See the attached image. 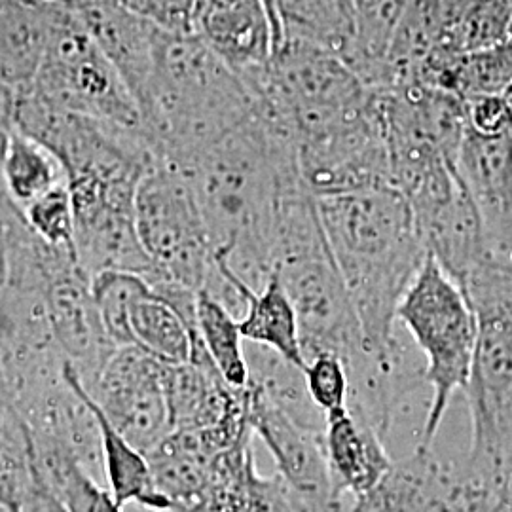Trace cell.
I'll return each instance as SVG.
<instances>
[{
  "instance_id": "6da1fadb",
  "label": "cell",
  "mask_w": 512,
  "mask_h": 512,
  "mask_svg": "<svg viewBox=\"0 0 512 512\" xmlns=\"http://www.w3.org/2000/svg\"><path fill=\"white\" fill-rule=\"evenodd\" d=\"M175 171L192 186L217 262L243 287L260 293L272 279L275 211L287 190L306 184L293 139L258 107L251 120Z\"/></svg>"
},
{
  "instance_id": "7a4b0ae2",
  "label": "cell",
  "mask_w": 512,
  "mask_h": 512,
  "mask_svg": "<svg viewBox=\"0 0 512 512\" xmlns=\"http://www.w3.org/2000/svg\"><path fill=\"white\" fill-rule=\"evenodd\" d=\"M317 209L366 348L384 361L401 359L399 308L429 256L410 203L399 188L385 184L321 196Z\"/></svg>"
},
{
  "instance_id": "3957f363",
  "label": "cell",
  "mask_w": 512,
  "mask_h": 512,
  "mask_svg": "<svg viewBox=\"0 0 512 512\" xmlns=\"http://www.w3.org/2000/svg\"><path fill=\"white\" fill-rule=\"evenodd\" d=\"M156 162L183 167L258 112V101L196 35L164 31L139 105Z\"/></svg>"
},
{
  "instance_id": "277c9868",
  "label": "cell",
  "mask_w": 512,
  "mask_h": 512,
  "mask_svg": "<svg viewBox=\"0 0 512 512\" xmlns=\"http://www.w3.org/2000/svg\"><path fill=\"white\" fill-rule=\"evenodd\" d=\"M399 321L423 355L425 382L431 387L416 448L433 450L454 393H465L471 382L478 342L475 311L458 283L429 255L404 296Z\"/></svg>"
},
{
  "instance_id": "5b68a950",
  "label": "cell",
  "mask_w": 512,
  "mask_h": 512,
  "mask_svg": "<svg viewBox=\"0 0 512 512\" xmlns=\"http://www.w3.org/2000/svg\"><path fill=\"white\" fill-rule=\"evenodd\" d=\"M137 230L154 266L196 294L219 283L217 251L202 209L183 175L156 164L137 192Z\"/></svg>"
},
{
  "instance_id": "8992f818",
  "label": "cell",
  "mask_w": 512,
  "mask_h": 512,
  "mask_svg": "<svg viewBox=\"0 0 512 512\" xmlns=\"http://www.w3.org/2000/svg\"><path fill=\"white\" fill-rule=\"evenodd\" d=\"M31 88L57 109L112 122L145 137L133 93L82 27L76 10L55 23L48 54Z\"/></svg>"
},
{
  "instance_id": "52a82bcc",
  "label": "cell",
  "mask_w": 512,
  "mask_h": 512,
  "mask_svg": "<svg viewBox=\"0 0 512 512\" xmlns=\"http://www.w3.org/2000/svg\"><path fill=\"white\" fill-rule=\"evenodd\" d=\"M165 366L143 349L118 348L86 389L105 420L143 454L173 431Z\"/></svg>"
},
{
  "instance_id": "ba28073f",
  "label": "cell",
  "mask_w": 512,
  "mask_h": 512,
  "mask_svg": "<svg viewBox=\"0 0 512 512\" xmlns=\"http://www.w3.org/2000/svg\"><path fill=\"white\" fill-rule=\"evenodd\" d=\"M192 35L255 95L277 50L274 23L264 0H194Z\"/></svg>"
},
{
  "instance_id": "9c48e42d",
  "label": "cell",
  "mask_w": 512,
  "mask_h": 512,
  "mask_svg": "<svg viewBox=\"0 0 512 512\" xmlns=\"http://www.w3.org/2000/svg\"><path fill=\"white\" fill-rule=\"evenodd\" d=\"M456 169L475 202L488 249L512 262V129L492 137L467 129Z\"/></svg>"
},
{
  "instance_id": "30bf717a",
  "label": "cell",
  "mask_w": 512,
  "mask_h": 512,
  "mask_svg": "<svg viewBox=\"0 0 512 512\" xmlns=\"http://www.w3.org/2000/svg\"><path fill=\"white\" fill-rule=\"evenodd\" d=\"M165 385L173 431L215 429L249 420V389L224 380L198 332L190 361L165 366Z\"/></svg>"
},
{
  "instance_id": "8fae6325",
  "label": "cell",
  "mask_w": 512,
  "mask_h": 512,
  "mask_svg": "<svg viewBox=\"0 0 512 512\" xmlns=\"http://www.w3.org/2000/svg\"><path fill=\"white\" fill-rule=\"evenodd\" d=\"M74 6L82 27L141 105L156 69L164 29L135 12L126 0H74Z\"/></svg>"
},
{
  "instance_id": "7c38bea8",
  "label": "cell",
  "mask_w": 512,
  "mask_h": 512,
  "mask_svg": "<svg viewBox=\"0 0 512 512\" xmlns=\"http://www.w3.org/2000/svg\"><path fill=\"white\" fill-rule=\"evenodd\" d=\"M0 78L2 88H25L37 80L55 23L74 12V4L0 0Z\"/></svg>"
},
{
  "instance_id": "4fadbf2b",
  "label": "cell",
  "mask_w": 512,
  "mask_h": 512,
  "mask_svg": "<svg viewBox=\"0 0 512 512\" xmlns=\"http://www.w3.org/2000/svg\"><path fill=\"white\" fill-rule=\"evenodd\" d=\"M325 420V450L336 488L351 499L374 492L395 465L387 442L365 421L357 420L349 408L329 414Z\"/></svg>"
},
{
  "instance_id": "5bb4252c",
  "label": "cell",
  "mask_w": 512,
  "mask_h": 512,
  "mask_svg": "<svg viewBox=\"0 0 512 512\" xmlns=\"http://www.w3.org/2000/svg\"><path fill=\"white\" fill-rule=\"evenodd\" d=\"M454 93L465 103L486 95L512 93V40L465 54L435 52L414 84Z\"/></svg>"
},
{
  "instance_id": "9a60e30c",
  "label": "cell",
  "mask_w": 512,
  "mask_h": 512,
  "mask_svg": "<svg viewBox=\"0 0 512 512\" xmlns=\"http://www.w3.org/2000/svg\"><path fill=\"white\" fill-rule=\"evenodd\" d=\"M452 0H408L391 42L382 90L414 84L421 67L439 48L450 21Z\"/></svg>"
},
{
  "instance_id": "2e32d148",
  "label": "cell",
  "mask_w": 512,
  "mask_h": 512,
  "mask_svg": "<svg viewBox=\"0 0 512 512\" xmlns=\"http://www.w3.org/2000/svg\"><path fill=\"white\" fill-rule=\"evenodd\" d=\"M283 42L300 40L348 61L355 48L353 0H275Z\"/></svg>"
},
{
  "instance_id": "e0dca14e",
  "label": "cell",
  "mask_w": 512,
  "mask_h": 512,
  "mask_svg": "<svg viewBox=\"0 0 512 512\" xmlns=\"http://www.w3.org/2000/svg\"><path fill=\"white\" fill-rule=\"evenodd\" d=\"M92 406L101 429L105 480L114 501L122 509L135 505L150 511H171L167 497L156 484L147 454H143L126 437H122L105 420V416L99 412L93 401Z\"/></svg>"
},
{
  "instance_id": "ac0fdd59",
  "label": "cell",
  "mask_w": 512,
  "mask_h": 512,
  "mask_svg": "<svg viewBox=\"0 0 512 512\" xmlns=\"http://www.w3.org/2000/svg\"><path fill=\"white\" fill-rule=\"evenodd\" d=\"M2 186L19 209L54 186L67 183V171L54 152L14 126L2 124Z\"/></svg>"
},
{
  "instance_id": "d6986e66",
  "label": "cell",
  "mask_w": 512,
  "mask_h": 512,
  "mask_svg": "<svg viewBox=\"0 0 512 512\" xmlns=\"http://www.w3.org/2000/svg\"><path fill=\"white\" fill-rule=\"evenodd\" d=\"M239 327L245 342L272 349L289 363L306 368L296 310L277 275H272L260 293L249 294Z\"/></svg>"
},
{
  "instance_id": "ffe728a7",
  "label": "cell",
  "mask_w": 512,
  "mask_h": 512,
  "mask_svg": "<svg viewBox=\"0 0 512 512\" xmlns=\"http://www.w3.org/2000/svg\"><path fill=\"white\" fill-rule=\"evenodd\" d=\"M133 348L143 349L165 365H183L192 357L194 332L183 315L164 298L148 291L141 294L129 313Z\"/></svg>"
},
{
  "instance_id": "44dd1931",
  "label": "cell",
  "mask_w": 512,
  "mask_h": 512,
  "mask_svg": "<svg viewBox=\"0 0 512 512\" xmlns=\"http://www.w3.org/2000/svg\"><path fill=\"white\" fill-rule=\"evenodd\" d=\"M406 2L408 0H353L357 38L346 63L370 90L384 88L387 54Z\"/></svg>"
},
{
  "instance_id": "7402d4cb",
  "label": "cell",
  "mask_w": 512,
  "mask_h": 512,
  "mask_svg": "<svg viewBox=\"0 0 512 512\" xmlns=\"http://www.w3.org/2000/svg\"><path fill=\"white\" fill-rule=\"evenodd\" d=\"M511 25L512 0H452L450 21L435 52L465 54L509 42Z\"/></svg>"
},
{
  "instance_id": "603a6c76",
  "label": "cell",
  "mask_w": 512,
  "mask_h": 512,
  "mask_svg": "<svg viewBox=\"0 0 512 512\" xmlns=\"http://www.w3.org/2000/svg\"><path fill=\"white\" fill-rule=\"evenodd\" d=\"M196 330L203 348L217 365L224 380L234 387H247L251 370L239 319L209 294L198 296Z\"/></svg>"
},
{
  "instance_id": "cb8c5ba5",
  "label": "cell",
  "mask_w": 512,
  "mask_h": 512,
  "mask_svg": "<svg viewBox=\"0 0 512 512\" xmlns=\"http://www.w3.org/2000/svg\"><path fill=\"white\" fill-rule=\"evenodd\" d=\"M93 296L110 342L116 348L133 346L129 313L135 300L148 291V283L135 274L103 272L92 277Z\"/></svg>"
},
{
  "instance_id": "d4e9b609",
  "label": "cell",
  "mask_w": 512,
  "mask_h": 512,
  "mask_svg": "<svg viewBox=\"0 0 512 512\" xmlns=\"http://www.w3.org/2000/svg\"><path fill=\"white\" fill-rule=\"evenodd\" d=\"M21 211L40 238L55 247L74 251L76 219L69 181L57 184Z\"/></svg>"
},
{
  "instance_id": "484cf974",
  "label": "cell",
  "mask_w": 512,
  "mask_h": 512,
  "mask_svg": "<svg viewBox=\"0 0 512 512\" xmlns=\"http://www.w3.org/2000/svg\"><path fill=\"white\" fill-rule=\"evenodd\" d=\"M311 401L325 414L346 410L349 404L348 370L338 357L319 355L304 368Z\"/></svg>"
},
{
  "instance_id": "4316f807",
  "label": "cell",
  "mask_w": 512,
  "mask_h": 512,
  "mask_svg": "<svg viewBox=\"0 0 512 512\" xmlns=\"http://www.w3.org/2000/svg\"><path fill=\"white\" fill-rule=\"evenodd\" d=\"M469 128L480 135H503L512 129V105L509 95H486L467 101Z\"/></svg>"
},
{
  "instance_id": "83f0119b",
  "label": "cell",
  "mask_w": 512,
  "mask_h": 512,
  "mask_svg": "<svg viewBox=\"0 0 512 512\" xmlns=\"http://www.w3.org/2000/svg\"><path fill=\"white\" fill-rule=\"evenodd\" d=\"M129 6L167 33H192L194 0H126Z\"/></svg>"
},
{
  "instance_id": "f1b7e54d",
  "label": "cell",
  "mask_w": 512,
  "mask_h": 512,
  "mask_svg": "<svg viewBox=\"0 0 512 512\" xmlns=\"http://www.w3.org/2000/svg\"><path fill=\"white\" fill-rule=\"evenodd\" d=\"M35 459V458H33ZM0 512H67L54 492L48 488L44 478L38 473L35 465V475L25 490L19 494L16 501L8 505H0Z\"/></svg>"
},
{
  "instance_id": "f546056e",
  "label": "cell",
  "mask_w": 512,
  "mask_h": 512,
  "mask_svg": "<svg viewBox=\"0 0 512 512\" xmlns=\"http://www.w3.org/2000/svg\"><path fill=\"white\" fill-rule=\"evenodd\" d=\"M268 12H270V18L274 23L275 38H277V48L283 44V33H281V25H279V19H277V12H275V0H264ZM277 52V50H275Z\"/></svg>"
},
{
  "instance_id": "4dcf8cb0",
  "label": "cell",
  "mask_w": 512,
  "mask_h": 512,
  "mask_svg": "<svg viewBox=\"0 0 512 512\" xmlns=\"http://www.w3.org/2000/svg\"><path fill=\"white\" fill-rule=\"evenodd\" d=\"M509 97H511V105H512V93H511V95H509Z\"/></svg>"
},
{
  "instance_id": "1f68e13d",
  "label": "cell",
  "mask_w": 512,
  "mask_h": 512,
  "mask_svg": "<svg viewBox=\"0 0 512 512\" xmlns=\"http://www.w3.org/2000/svg\"><path fill=\"white\" fill-rule=\"evenodd\" d=\"M511 40H512V25H511Z\"/></svg>"
}]
</instances>
